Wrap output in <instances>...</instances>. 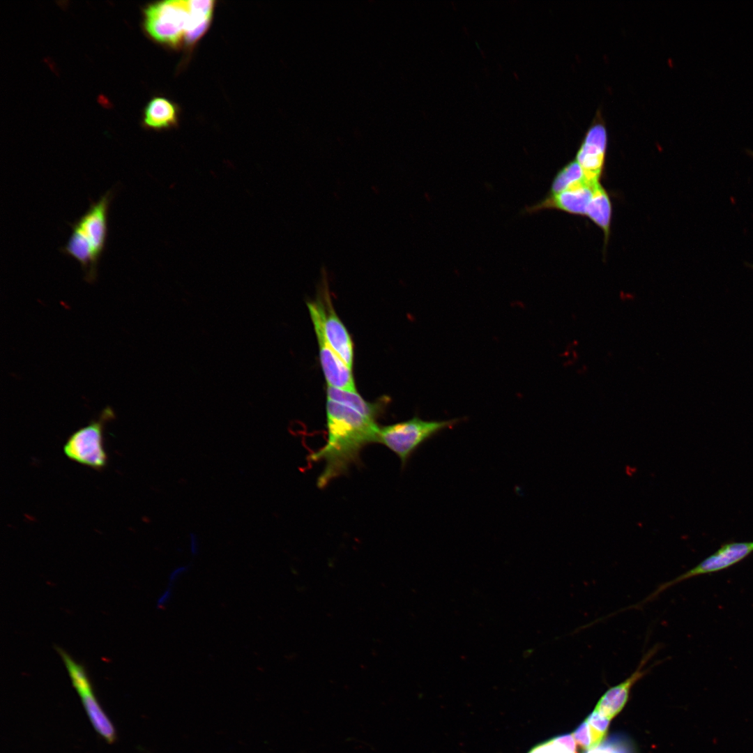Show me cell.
Segmentation results:
<instances>
[{"label":"cell","mask_w":753,"mask_h":753,"mask_svg":"<svg viewBox=\"0 0 753 753\" xmlns=\"http://www.w3.org/2000/svg\"><path fill=\"white\" fill-rule=\"evenodd\" d=\"M326 409L328 439L309 457L313 462H324L317 479L319 488H324L331 480L345 474L351 465L358 464L363 448L376 443L379 428L375 420L328 399Z\"/></svg>","instance_id":"obj_1"},{"label":"cell","mask_w":753,"mask_h":753,"mask_svg":"<svg viewBox=\"0 0 753 753\" xmlns=\"http://www.w3.org/2000/svg\"><path fill=\"white\" fill-rule=\"evenodd\" d=\"M146 33L155 42L172 48L192 45L208 29L213 13L197 1L169 0L146 6L143 11Z\"/></svg>","instance_id":"obj_2"},{"label":"cell","mask_w":753,"mask_h":753,"mask_svg":"<svg viewBox=\"0 0 753 753\" xmlns=\"http://www.w3.org/2000/svg\"><path fill=\"white\" fill-rule=\"evenodd\" d=\"M462 419L425 420L419 417L379 427L376 443L390 449L400 458L404 466L411 455L425 441L446 429H451Z\"/></svg>","instance_id":"obj_3"},{"label":"cell","mask_w":753,"mask_h":753,"mask_svg":"<svg viewBox=\"0 0 753 753\" xmlns=\"http://www.w3.org/2000/svg\"><path fill=\"white\" fill-rule=\"evenodd\" d=\"M114 418L112 409L107 406L98 419L74 432L63 445L66 456L93 469L105 467L108 457L104 446L103 431L105 423Z\"/></svg>","instance_id":"obj_4"},{"label":"cell","mask_w":753,"mask_h":753,"mask_svg":"<svg viewBox=\"0 0 753 753\" xmlns=\"http://www.w3.org/2000/svg\"><path fill=\"white\" fill-rule=\"evenodd\" d=\"M753 553V541L728 542L724 543L713 554L706 557L694 567L659 585L641 602L632 604V608L637 609L644 604L655 600L667 589L690 578L700 575L715 573L727 569L740 562Z\"/></svg>","instance_id":"obj_5"},{"label":"cell","mask_w":753,"mask_h":753,"mask_svg":"<svg viewBox=\"0 0 753 753\" xmlns=\"http://www.w3.org/2000/svg\"><path fill=\"white\" fill-rule=\"evenodd\" d=\"M307 307L314 327L321 330L332 349L352 368L353 342L346 327L335 313L328 294L308 302Z\"/></svg>","instance_id":"obj_6"},{"label":"cell","mask_w":753,"mask_h":753,"mask_svg":"<svg viewBox=\"0 0 753 753\" xmlns=\"http://www.w3.org/2000/svg\"><path fill=\"white\" fill-rule=\"evenodd\" d=\"M608 146V135L601 115L598 113L588 128L577 151L575 160L581 167L586 179L600 182L604 172Z\"/></svg>","instance_id":"obj_7"},{"label":"cell","mask_w":753,"mask_h":753,"mask_svg":"<svg viewBox=\"0 0 753 753\" xmlns=\"http://www.w3.org/2000/svg\"><path fill=\"white\" fill-rule=\"evenodd\" d=\"M595 184L584 179L561 192L547 194L540 201L526 206L524 213L535 214L545 210H558L574 215L586 216Z\"/></svg>","instance_id":"obj_8"},{"label":"cell","mask_w":753,"mask_h":753,"mask_svg":"<svg viewBox=\"0 0 753 753\" xmlns=\"http://www.w3.org/2000/svg\"><path fill=\"white\" fill-rule=\"evenodd\" d=\"M659 649V644H656L644 653L635 670L623 682L607 690L599 699L594 711L609 721L618 714L628 701L632 686L655 666L646 667Z\"/></svg>","instance_id":"obj_9"},{"label":"cell","mask_w":753,"mask_h":753,"mask_svg":"<svg viewBox=\"0 0 753 753\" xmlns=\"http://www.w3.org/2000/svg\"><path fill=\"white\" fill-rule=\"evenodd\" d=\"M112 194L109 191L93 203L73 224L91 247L97 261L103 252L107 235V214Z\"/></svg>","instance_id":"obj_10"},{"label":"cell","mask_w":753,"mask_h":753,"mask_svg":"<svg viewBox=\"0 0 753 753\" xmlns=\"http://www.w3.org/2000/svg\"><path fill=\"white\" fill-rule=\"evenodd\" d=\"M319 348V358L328 386L356 392L351 368L336 353L323 333L314 327Z\"/></svg>","instance_id":"obj_11"},{"label":"cell","mask_w":753,"mask_h":753,"mask_svg":"<svg viewBox=\"0 0 753 753\" xmlns=\"http://www.w3.org/2000/svg\"><path fill=\"white\" fill-rule=\"evenodd\" d=\"M178 113V107L174 102L163 96H155L144 109L143 123L151 129L170 128L177 126Z\"/></svg>","instance_id":"obj_12"},{"label":"cell","mask_w":753,"mask_h":753,"mask_svg":"<svg viewBox=\"0 0 753 753\" xmlns=\"http://www.w3.org/2000/svg\"><path fill=\"white\" fill-rule=\"evenodd\" d=\"M586 217L602 231L605 250L611 231L612 203L607 190L600 182L595 183L593 187V196L587 208Z\"/></svg>","instance_id":"obj_13"},{"label":"cell","mask_w":753,"mask_h":753,"mask_svg":"<svg viewBox=\"0 0 753 753\" xmlns=\"http://www.w3.org/2000/svg\"><path fill=\"white\" fill-rule=\"evenodd\" d=\"M609 720L593 710L572 734L580 747L591 750L596 747L607 734Z\"/></svg>","instance_id":"obj_14"},{"label":"cell","mask_w":753,"mask_h":753,"mask_svg":"<svg viewBox=\"0 0 753 753\" xmlns=\"http://www.w3.org/2000/svg\"><path fill=\"white\" fill-rule=\"evenodd\" d=\"M79 696L95 731L107 743H114L116 738L115 728L99 704L93 691L84 692Z\"/></svg>","instance_id":"obj_15"},{"label":"cell","mask_w":753,"mask_h":753,"mask_svg":"<svg viewBox=\"0 0 753 753\" xmlns=\"http://www.w3.org/2000/svg\"><path fill=\"white\" fill-rule=\"evenodd\" d=\"M327 399L340 403L358 411L364 416L374 420L383 412L384 406L381 402H369L365 400L358 393L337 389L328 386Z\"/></svg>","instance_id":"obj_16"},{"label":"cell","mask_w":753,"mask_h":753,"mask_svg":"<svg viewBox=\"0 0 753 753\" xmlns=\"http://www.w3.org/2000/svg\"><path fill=\"white\" fill-rule=\"evenodd\" d=\"M584 179L586 178L581 167L574 159L568 162L557 172L547 194L553 195L561 192Z\"/></svg>","instance_id":"obj_17"},{"label":"cell","mask_w":753,"mask_h":753,"mask_svg":"<svg viewBox=\"0 0 753 753\" xmlns=\"http://www.w3.org/2000/svg\"><path fill=\"white\" fill-rule=\"evenodd\" d=\"M68 671L73 687L78 694L93 690L90 680L84 667L75 661L61 648L56 647Z\"/></svg>","instance_id":"obj_18"},{"label":"cell","mask_w":753,"mask_h":753,"mask_svg":"<svg viewBox=\"0 0 753 753\" xmlns=\"http://www.w3.org/2000/svg\"><path fill=\"white\" fill-rule=\"evenodd\" d=\"M573 738L563 736L533 747L528 753H575Z\"/></svg>","instance_id":"obj_19"},{"label":"cell","mask_w":753,"mask_h":753,"mask_svg":"<svg viewBox=\"0 0 753 753\" xmlns=\"http://www.w3.org/2000/svg\"><path fill=\"white\" fill-rule=\"evenodd\" d=\"M189 568V565H181L176 568L170 573L168 586L172 587L177 579L185 573Z\"/></svg>","instance_id":"obj_20"},{"label":"cell","mask_w":753,"mask_h":753,"mask_svg":"<svg viewBox=\"0 0 753 753\" xmlns=\"http://www.w3.org/2000/svg\"><path fill=\"white\" fill-rule=\"evenodd\" d=\"M190 549L192 556H196L199 553V542L195 533L190 535Z\"/></svg>","instance_id":"obj_21"},{"label":"cell","mask_w":753,"mask_h":753,"mask_svg":"<svg viewBox=\"0 0 753 753\" xmlns=\"http://www.w3.org/2000/svg\"><path fill=\"white\" fill-rule=\"evenodd\" d=\"M172 587H171L169 586H167V589L165 591V592L163 593V594L162 595V596L160 598V599L158 600V605L163 606L165 604H166L169 600V599L172 597Z\"/></svg>","instance_id":"obj_22"},{"label":"cell","mask_w":753,"mask_h":753,"mask_svg":"<svg viewBox=\"0 0 753 753\" xmlns=\"http://www.w3.org/2000/svg\"><path fill=\"white\" fill-rule=\"evenodd\" d=\"M751 154H752V155H753V152H752V153H751Z\"/></svg>","instance_id":"obj_23"}]
</instances>
